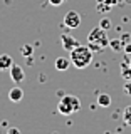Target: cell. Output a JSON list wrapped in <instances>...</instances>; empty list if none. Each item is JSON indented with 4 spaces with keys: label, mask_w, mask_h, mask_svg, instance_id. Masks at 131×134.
Listing matches in <instances>:
<instances>
[{
    "label": "cell",
    "mask_w": 131,
    "mask_h": 134,
    "mask_svg": "<svg viewBox=\"0 0 131 134\" xmlns=\"http://www.w3.org/2000/svg\"><path fill=\"white\" fill-rule=\"evenodd\" d=\"M108 30L101 29L99 25L94 27L87 35V47H89L92 52H103L104 49L109 45V37H108Z\"/></svg>",
    "instance_id": "cell-1"
},
{
    "label": "cell",
    "mask_w": 131,
    "mask_h": 134,
    "mask_svg": "<svg viewBox=\"0 0 131 134\" xmlns=\"http://www.w3.org/2000/svg\"><path fill=\"white\" fill-rule=\"evenodd\" d=\"M71 64H72L76 69H86L87 65L92 62V50L87 47V45H77L76 49L71 50Z\"/></svg>",
    "instance_id": "cell-2"
},
{
    "label": "cell",
    "mask_w": 131,
    "mask_h": 134,
    "mask_svg": "<svg viewBox=\"0 0 131 134\" xmlns=\"http://www.w3.org/2000/svg\"><path fill=\"white\" fill-rule=\"evenodd\" d=\"M79 109H81V100H79V97L71 94H64L57 104V111L62 116H71L74 112H77Z\"/></svg>",
    "instance_id": "cell-3"
},
{
    "label": "cell",
    "mask_w": 131,
    "mask_h": 134,
    "mask_svg": "<svg viewBox=\"0 0 131 134\" xmlns=\"http://www.w3.org/2000/svg\"><path fill=\"white\" fill-rule=\"evenodd\" d=\"M81 25V15L76 10H69L64 15V27L67 29H77Z\"/></svg>",
    "instance_id": "cell-4"
},
{
    "label": "cell",
    "mask_w": 131,
    "mask_h": 134,
    "mask_svg": "<svg viewBox=\"0 0 131 134\" xmlns=\"http://www.w3.org/2000/svg\"><path fill=\"white\" fill-rule=\"evenodd\" d=\"M61 42H62V47H64V50H67V52H71L72 49H76L79 44L77 39H74L72 35H69V34H62L61 35Z\"/></svg>",
    "instance_id": "cell-5"
},
{
    "label": "cell",
    "mask_w": 131,
    "mask_h": 134,
    "mask_svg": "<svg viewBox=\"0 0 131 134\" xmlns=\"http://www.w3.org/2000/svg\"><path fill=\"white\" fill-rule=\"evenodd\" d=\"M8 70H10V77H12V81H14L15 84L24 82L25 74H24V69H22L19 64H12V67H10Z\"/></svg>",
    "instance_id": "cell-6"
},
{
    "label": "cell",
    "mask_w": 131,
    "mask_h": 134,
    "mask_svg": "<svg viewBox=\"0 0 131 134\" xmlns=\"http://www.w3.org/2000/svg\"><path fill=\"white\" fill-rule=\"evenodd\" d=\"M121 77L124 81H131V55H128V54L121 62Z\"/></svg>",
    "instance_id": "cell-7"
},
{
    "label": "cell",
    "mask_w": 131,
    "mask_h": 134,
    "mask_svg": "<svg viewBox=\"0 0 131 134\" xmlns=\"http://www.w3.org/2000/svg\"><path fill=\"white\" fill-rule=\"evenodd\" d=\"M54 67H56L57 70H67L71 67V59H67V57H57L56 62H54Z\"/></svg>",
    "instance_id": "cell-8"
},
{
    "label": "cell",
    "mask_w": 131,
    "mask_h": 134,
    "mask_svg": "<svg viewBox=\"0 0 131 134\" xmlns=\"http://www.w3.org/2000/svg\"><path fill=\"white\" fill-rule=\"evenodd\" d=\"M22 97H24V91L20 87H14V89H10V92H8V99L12 102H20Z\"/></svg>",
    "instance_id": "cell-9"
},
{
    "label": "cell",
    "mask_w": 131,
    "mask_h": 134,
    "mask_svg": "<svg viewBox=\"0 0 131 134\" xmlns=\"http://www.w3.org/2000/svg\"><path fill=\"white\" fill-rule=\"evenodd\" d=\"M12 64H14V59L8 55V54H2V55H0V70L10 69Z\"/></svg>",
    "instance_id": "cell-10"
},
{
    "label": "cell",
    "mask_w": 131,
    "mask_h": 134,
    "mask_svg": "<svg viewBox=\"0 0 131 134\" xmlns=\"http://www.w3.org/2000/svg\"><path fill=\"white\" fill-rule=\"evenodd\" d=\"M98 106L99 107H109L111 106V96L106 94V92H101L98 96Z\"/></svg>",
    "instance_id": "cell-11"
},
{
    "label": "cell",
    "mask_w": 131,
    "mask_h": 134,
    "mask_svg": "<svg viewBox=\"0 0 131 134\" xmlns=\"http://www.w3.org/2000/svg\"><path fill=\"white\" fill-rule=\"evenodd\" d=\"M109 47H111L113 50H116V52H119V50L124 49V44L121 42V39H109Z\"/></svg>",
    "instance_id": "cell-12"
},
{
    "label": "cell",
    "mask_w": 131,
    "mask_h": 134,
    "mask_svg": "<svg viewBox=\"0 0 131 134\" xmlns=\"http://www.w3.org/2000/svg\"><path fill=\"white\" fill-rule=\"evenodd\" d=\"M123 121L126 126H131V106H126L123 111Z\"/></svg>",
    "instance_id": "cell-13"
},
{
    "label": "cell",
    "mask_w": 131,
    "mask_h": 134,
    "mask_svg": "<svg viewBox=\"0 0 131 134\" xmlns=\"http://www.w3.org/2000/svg\"><path fill=\"white\" fill-rule=\"evenodd\" d=\"M99 27L104 29V30H109V29L113 27V24H111V20H109L108 17H103V19L99 20Z\"/></svg>",
    "instance_id": "cell-14"
},
{
    "label": "cell",
    "mask_w": 131,
    "mask_h": 134,
    "mask_svg": "<svg viewBox=\"0 0 131 134\" xmlns=\"http://www.w3.org/2000/svg\"><path fill=\"white\" fill-rule=\"evenodd\" d=\"M22 55L24 57H30L32 55V47L30 45H24L22 47Z\"/></svg>",
    "instance_id": "cell-15"
},
{
    "label": "cell",
    "mask_w": 131,
    "mask_h": 134,
    "mask_svg": "<svg viewBox=\"0 0 131 134\" xmlns=\"http://www.w3.org/2000/svg\"><path fill=\"white\" fill-rule=\"evenodd\" d=\"M123 91L126 96H131V81H126V84L123 86Z\"/></svg>",
    "instance_id": "cell-16"
},
{
    "label": "cell",
    "mask_w": 131,
    "mask_h": 134,
    "mask_svg": "<svg viewBox=\"0 0 131 134\" xmlns=\"http://www.w3.org/2000/svg\"><path fill=\"white\" fill-rule=\"evenodd\" d=\"M64 2H66V0H49V3H50V5H54V7H61Z\"/></svg>",
    "instance_id": "cell-17"
},
{
    "label": "cell",
    "mask_w": 131,
    "mask_h": 134,
    "mask_svg": "<svg viewBox=\"0 0 131 134\" xmlns=\"http://www.w3.org/2000/svg\"><path fill=\"white\" fill-rule=\"evenodd\" d=\"M121 42H123V44L131 42V35H129V34H123V35H121Z\"/></svg>",
    "instance_id": "cell-18"
},
{
    "label": "cell",
    "mask_w": 131,
    "mask_h": 134,
    "mask_svg": "<svg viewBox=\"0 0 131 134\" xmlns=\"http://www.w3.org/2000/svg\"><path fill=\"white\" fill-rule=\"evenodd\" d=\"M124 54H128V55H131V42H128V44H124Z\"/></svg>",
    "instance_id": "cell-19"
},
{
    "label": "cell",
    "mask_w": 131,
    "mask_h": 134,
    "mask_svg": "<svg viewBox=\"0 0 131 134\" xmlns=\"http://www.w3.org/2000/svg\"><path fill=\"white\" fill-rule=\"evenodd\" d=\"M8 132H10V134H19L20 131H19V129H17V127H12V129H10V131H8Z\"/></svg>",
    "instance_id": "cell-20"
}]
</instances>
